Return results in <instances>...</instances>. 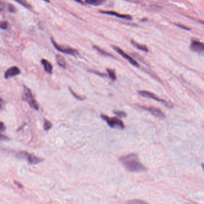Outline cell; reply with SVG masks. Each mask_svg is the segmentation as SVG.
<instances>
[{
  "label": "cell",
  "instance_id": "cell-27",
  "mask_svg": "<svg viewBox=\"0 0 204 204\" xmlns=\"http://www.w3.org/2000/svg\"><path fill=\"white\" fill-rule=\"evenodd\" d=\"M4 100H3L0 97V110H1V109L3 108V107H4Z\"/></svg>",
  "mask_w": 204,
  "mask_h": 204
},
{
  "label": "cell",
  "instance_id": "cell-12",
  "mask_svg": "<svg viewBox=\"0 0 204 204\" xmlns=\"http://www.w3.org/2000/svg\"><path fill=\"white\" fill-rule=\"evenodd\" d=\"M41 63L44 68L45 71L47 72L48 74H51L53 72V66L51 65V64L47 60L44 59L41 60Z\"/></svg>",
  "mask_w": 204,
  "mask_h": 204
},
{
  "label": "cell",
  "instance_id": "cell-2",
  "mask_svg": "<svg viewBox=\"0 0 204 204\" xmlns=\"http://www.w3.org/2000/svg\"><path fill=\"white\" fill-rule=\"evenodd\" d=\"M22 99L23 101L27 102L32 108L36 110L39 109L38 104L35 100L34 95H32L31 90L27 86H24L23 92L22 95Z\"/></svg>",
  "mask_w": 204,
  "mask_h": 204
},
{
  "label": "cell",
  "instance_id": "cell-19",
  "mask_svg": "<svg viewBox=\"0 0 204 204\" xmlns=\"http://www.w3.org/2000/svg\"><path fill=\"white\" fill-rule=\"evenodd\" d=\"M52 125H53L52 124H51V123L50 121H48L47 119H45L44 120V123L43 127H44V129L45 131L49 130V129H50L52 127Z\"/></svg>",
  "mask_w": 204,
  "mask_h": 204
},
{
  "label": "cell",
  "instance_id": "cell-26",
  "mask_svg": "<svg viewBox=\"0 0 204 204\" xmlns=\"http://www.w3.org/2000/svg\"><path fill=\"white\" fill-rule=\"evenodd\" d=\"M6 129V125L2 122L0 121V131H4Z\"/></svg>",
  "mask_w": 204,
  "mask_h": 204
},
{
  "label": "cell",
  "instance_id": "cell-23",
  "mask_svg": "<svg viewBox=\"0 0 204 204\" xmlns=\"http://www.w3.org/2000/svg\"><path fill=\"white\" fill-rule=\"evenodd\" d=\"M114 113L116 115L118 116V117H120V118H124L127 116V114L123 111H114Z\"/></svg>",
  "mask_w": 204,
  "mask_h": 204
},
{
  "label": "cell",
  "instance_id": "cell-20",
  "mask_svg": "<svg viewBox=\"0 0 204 204\" xmlns=\"http://www.w3.org/2000/svg\"><path fill=\"white\" fill-rule=\"evenodd\" d=\"M14 1H16L18 3L21 4L22 6H24V7H26V8H27L30 9V8H32L31 6L28 2H27L26 0H14Z\"/></svg>",
  "mask_w": 204,
  "mask_h": 204
},
{
  "label": "cell",
  "instance_id": "cell-35",
  "mask_svg": "<svg viewBox=\"0 0 204 204\" xmlns=\"http://www.w3.org/2000/svg\"><path fill=\"white\" fill-rule=\"evenodd\" d=\"M201 22V23H202L203 24H204V22Z\"/></svg>",
  "mask_w": 204,
  "mask_h": 204
},
{
  "label": "cell",
  "instance_id": "cell-17",
  "mask_svg": "<svg viewBox=\"0 0 204 204\" xmlns=\"http://www.w3.org/2000/svg\"><path fill=\"white\" fill-rule=\"evenodd\" d=\"M125 204H150L142 199H132L125 202Z\"/></svg>",
  "mask_w": 204,
  "mask_h": 204
},
{
  "label": "cell",
  "instance_id": "cell-5",
  "mask_svg": "<svg viewBox=\"0 0 204 204\" xmlns=\"http://www.w3.org/2000/svg\"><path fill=\"white\" fill-rule=\"evenodd\" d=\"M51 42L53 43L55 48L57 49L58 51L63 53H65V54L71 55V56H74L79 55L78 51L75 48L68 47V46H63L59 45L52 38H51Z\"/></svg>",
  "mask_w": 204,
  "mask_h": 204
},
{
  "label": "cell",
  "instance_id": "cell-28",
  "mask_svg": "<svg viewBox=\"0 0 204 204\" xmlns=\"http://www.w3.org/2000/svg\"><path fill=\"white\" fill-rule=\"evenodd\" d=\"M4 8V3L2 1H0V12L3 10Z\"/></svg>",
  "mask_w": 204,
  "mask_h": 204
},
{
  "label": "cell",
  "instance_id": "cell-25",
  "mask_svg": "<svg viewBox=\"0 0 204 204\" xmlns=\"http://www.w3.org/2000/svg\"><path fill=\"white\" fill-rule=\"evenodd\" d=\"M10 138L9 137H8L7 136H5L2 134L1 133H0V140H5V141H7Z\"/></svg>",
  "mask_w": 204,
  "mask_h": 204
},
{
  "label": "cell",
  "instance_id": "cell-22",
  "mask_svg": "<svg viewBox=\"0 0 204 204\" xmlns=\"http://www.w3.org/2000/svg\"><path fill=\"white\" fill-rule=\"evenodd\" d=\"M69 90H70L71 93L73 95H74V97H75V98H76L77 99H78L80 100H84L85 99V97H83V96H81V95H77L75 93V92L72 89H70V88H69Z\"/></svg>",
  "mask_w": 204,
  "mask_h": 204
},
{
  "label": "cell",
  "instance_id": "cell-14",
  "mask_svg": "<svg viewBox=\"0 0 204 204\" xmlns=\"http://www.w3.org/2000/svg\"><path fill=\"white\" fill-rule=\"evenodd\" d=\"M131 42L137 49H138L140 50H142V51H145V52H148V48L147 47V46H146L145 45L140 44L137 43V42L134 41V40H131Z\"/></svg>",
  "mask_w": 204,
  "mask_h": 204
},
{
  "label": "cell",
  "instance_id": "cell-3",
  "mask_svg": "<svg viewBox=\"0 0 204 204\" xmlns=\"http://www.w3.org/2000/svg\"><path fill=\"white\" fill-rule=\"evenodd\" d=\"M16 156L19 158L27 159L29 163L30 164H33V165L41 163L44 161V159L40 158V157H36V156L34 155V154L29 153L25 151L19 152L16 154Z\"/></svg>",
  "mask_w": 204,
  "mask_h": 204
},
{
  "label": "cell",
  "instance_id": "cell-33",
  "mask_svg": "<svg viewBox=\"0 0 204 204\" xmlns=\"http://www.w3.org/2000/svg\"><path fill=\"white\" fill-rule=\"evenodd\" d=\"M202 167L203 170H204V163H202Z\"/></svg>",
  "mask_w": 204,
  "mask_h": 204
},
{
  "label": "cell",
  "instance_id": "cell-13",
  "mask_svg": "<svg viewBox=\"0 0 204 204\" xmlns=\"http://www.w3.org/2000/svg\"><path fill=\"white\" fill-rule=\"evenodd\" d=\"M56 61L57 64L63 68H66V61H65V59L60 55H57L56 56Z\"/></svg>",
  "mask_w": 204,
  "mask_h": 204
},
{
  "label": "cell",
  "instance_id": "cell-9",
  "mask_svg": "<svg viewBox=\"0 0 204 204\" xmlns=\"http://www.w3.org/2000/svg\"><path fill=\"white\" fill-rule=\"evenodd\" d=\"M140 108L146 110L148 112H150L153 115L156 116L157 118H159L160 119H164L165 118V115L163 112L158 108L152 107V106H142V105H137Z\"/></svg>",
  "mask_w": 204,
  "mask_h": 204
},
{
  "label": "cell",
  "instance_id": "cell-30",
  "mask_svg": "<svg viewBox=\"0 0 204 204\" xmlns=\"http://www.w3.org/2000/svg\"><path fill=\"white\" fill-rule=\"evenodd\" d=\"M177 27H178L182 28V29H186V30H189V29H188L187 27H184V26L182 25H177Z\"/></svg>",
  "mask_w": 204,
  "mask_h": 204
},
{
  "label": "cell",
  "instance_id": "cell-29",
  "mask_svg": "<svg viewBox=\"0 0 204 204\" xmlns=\"http://www.w3.org/2000/svg\"><path fill=\"white\" fill-rule=\"evenodd\" d=\"M92 72H94L95 73V74H97V75H100V76H106V74H103V73H100L99 72H95V71H92Z\"/></svg>",
  "mask_w": 204,
  "mask_h": 204
},
{
  "label": "cell",
  "instance_id": "cell-4",
  "mask_svg": "<svg viewBox=\"0 0 204 204\" xmlns=\"http://www.w3.org/2000/svg\"><path fill=\"white\" fill-rule=\"evenodd\" d=\"M101 118L107 123L111 128H118L120 129H124L125 128V125L123 121L116 117L110 118L108 116L102 114Z\"/></svg>",
  "mask_w": 204,
  "mask_h": 204
},
{
  "label": "cell",
  "instance_id": "cell-10",
  "mask_svg": "<svg viewBox=\"0 0 204 204\" xmlns=\"http://www.w3.org/2000/svg\"><path fill=\"white\" fill-rule=\"evenodd\" d=\"M21 70L18 67L12 66L11 68H8L6 71L5 74H4V77L6 79H8L13 76L19 75L21 74Z\"/></svg>",
  "mask_w": 204,
  "mask_h": 204
},
{
  "label": "cell",
  "instance_id": "cell-8",
  "mask_svg": "<svg viewBox=\"0 0 204 204\" xmlns=\"http://www.w3.org/2000/svg\"><path fill=\"white\" fill-rule=\"evenodd\" d=\"M112 47H113V48L116 51L118 54H119V55H121L122 57H123L125 59H126L127 61H129L130 64H131L132 65H133V66H136V67H138V68L140 66V65H139V64L138 63L137 61H135L133 58H132L130 56L127 55L125 52H124L121 48H120L118 47H117V46H112Z\"/></svg>",
  "mask_w": 204,
  "mask_h": 204
},
{
  "label": "cell",
  "instance_id": "cell-1",
  "mask_svg": "<svg viewBox=\"0 0 204 204\" xmlns=\"http://www.w3.org/2000/svg\"><path fill=\"white\" fill-rule=\"evenodd\" d=\"M119 162L124 168L131 172H140L147 170L136 153H130L119 158Z\"/></svg>",
  "mask_w": 204,
  "mask_h": 204
},
{
  "label": "cell",
  "instance_id": "cell-15",
  "mask_svg": "<svg viewBox=\"0 0 204 204\" xmlns=\"http://www.w3.org/2000/svg\"><path fill=\"white\" fill-rule=\"evenodd\" d=\"M106 0H85V2L90 5L100 6L105 2Z\"/></svg>",
  "mask_w": 204,
  "mask_h": 204
},
{
  "label": "cell",
  "instance_id": "cell-21",
  "mask_svg": "<svg viewBox=\"0 0 204 204\" xmlns=\"http://www.w3.org/2000/svg\"><path fill=\"white\" fill-rule=\"evenodd\" d=\"M8 27V22L6 21H2L0 22V29H6Z\"/></svg>",
  "mask_w": 204,
  "mask_h": 204
},
{
  "label": "cell",
  "instance_id": "cell-11",
  "mask_svg": "<svg viewBox=\"0 0 204 204\" xmlns=\"http://www.w3.org/2000/svg\"><path fill=\"white\" fill-rule=\"evenodd\" d=\"M100 13L105 14H108V15H111L116 16L117 17H119L121 19H127V20H130L131 19V16L129 15H127V14H121L115 12L113 11H100Z\"/></svg>",
  "mask_w": 204,
  "mask_h": 204
},
{
  "label": "cell",
  "instance_id": "cell-34",
  "mask_svg": "<svg viewBox=\"0 0 204 204\" xmlns=\"http://www.w3.org/2000/svg\"><path fill=\"white\" fill-rule=\"evenodd\" d=\"M43 1H46L47 2H50V1L49 0H43Z\"/></svg>",
  "mask_w": 204,
  "mask_h": 204
},
{
  "label": "cell",
  "instance_id": "cell-24",
  "mask_svg": "<svg viewBox=\"0 0 204 204\" xmlns=\"http://www.w3.org/2000/svg\"><path fill=\"white\" fill-rule=\"evenodd\" d=\"M8 11L10 13H15V12H16V8L14 7L13 5H12L11 4H8Z\"/></svg>",
  "mask_w": 204,
  "mask_h": 204
},
{
  "label": "cell",
  "instance_id": "cell-6",
  "mask_svg": "<svg viewBox=\"0 0 204 204\" xmlns=\"http://www.w3.org/2000/svg\"><path fill=\"white\" fill-rule=\"evenodd\" d=\"M138 94L140 95H142L143 97L155 100L158 101V102H161V103H163V104L165 106H167V108H172V104H170V103L166 102L165 100H164L163 99H160L158 96H157L156 95L153 94L152 92H150V91H148L143 90V91H138Z\"/></svg>",
  "mask_w": 204,
  "mask_h": 204
},
{
  "label": "cell",
  "instance_id": "cell-32",
  "mask_svg": "<svg viewBox=\"0 0 204 204\" xmlns=\"http://www.w3.org/2000/svg\"><path fill=\"white\" fill-rule=\"evenodd\" d=\"M76 2H80V3H82V1L81 0H75Z\"/></svg>",
  "mask_w": 204,
  "mask_h": 204
},
{
  "label": "cell",
  "instance_id": "cell-7",
  "mask_svg": "<svg viewBox=\"0 0 204 204\" xmlns=\"http://www.w3.org/2000/svg\"><path fill=\"white\" fill-rule=\"evenodd\" d=\"M191 50L200 55L204 56V43L197 40H192L190 45Z\"/></svg>",
  "mask_w": 204,
  "mask_h": 204
},
{
  "label": "cell",
  "instance_id": "cell-31",
  "mask_svg": "<svg viewBox=\"0 0 204 204\" xmlns=\"http://www.w3.org/2000/svg\"><path fill=\"white\" fill-rule=\"evenodd\" d=\"M15 183L16 184H17V185H18V186H19V187H23V186H22V185H21V184H20L18 183H17V182H15Z\"/></svg>",
  "mask_w": 204,
  "mask_h": 204
},
{
  "label": "cell",
  "instance_id": "cell-16",
  "mask_svg": "<svg viewBox=\"0 0 204 204\" xmlns=\"http://www.w3.org/2000/svg\"><path fill=\"white\" fill-rule=\"evenodd\" d=\"M93 48L95 49V50L101 55H103V56H108V57H114L112 55H110V53H108V52H106V51H104V50L103 49H101L100 48L97 47V46H93Z\"/></svg>",
  "mask_w": 204,
  "mask_h": 204
},
{
  "label": "cell",
  "instance_id": "cell-18",
  "mask_svg": "<svg viewBox=\"0 0 204 204\" xmlns=\"http://www.w3.org/2000/svg\"><path fill=\"white\" fill-rule=\"evenodd\" d=\"M106 71L108 74L109 78L112 80V81H115L116 80V76L115 71L111 69H106Z\"/></svg>",
  "mask_w": 204,
  "mask_h": 204
}]
</instances>
